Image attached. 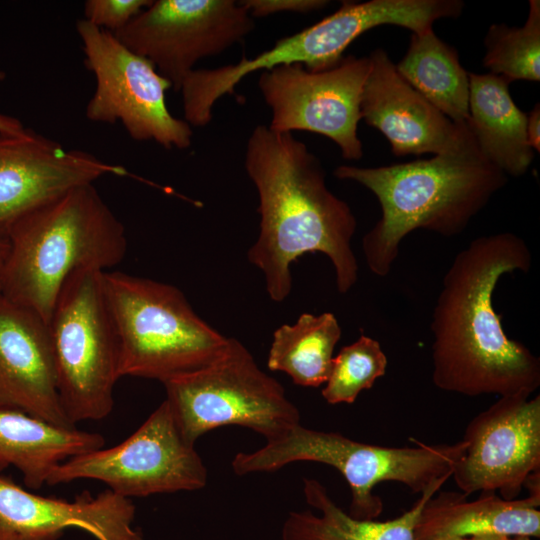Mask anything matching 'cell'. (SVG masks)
Returning <instances> with one entry per match:
<instances>
[{
	"mask_svg": "<svg viewBox=\"0 0 540 540\" xmlns=\"http://www.w3.org/2000/svg\"><path fill=\"white\" fill-rule=\"evenodd\" d=\"M0 406L75 427L61 406L48 324L0 294Z\"/></svg>",
	"mask_w": 540,
	"mask_h": 540,
	"instance_id": "16",
	"label": "cell"
},
{
	"mask_svg": "<svg viewBox=\"0 0 540 540\" xmlns=\"http://www.w3.org/2000/svg\"><path fill=\"white\" fill-rule=\"evenodd\" d=\"M252 18L266 17L277 13L308 14L328 5L325 0H241Z\"/></svg>",
	"mask_w": 540,
	"mask_h": 540,
	"instance_id": "27",
	"label": "cell"
},
{
	"mask_svg": "<svg viewBox=\"0 0 540 540\" xmlns=\"http://www.w3.org/2000/svg\"><path fill=\"white\" fill-rule=\"evenodd\" d=\"M76 30L84 63L96 82L86 117L108 124L120 121L136 141H154L165 149L190 147L192 127L170 113L166 92L172 87L154 65L85 19L77 22Z\"/></svg>",
	"mask_w": 540,
	"mask_h": 540,
	"instance_id": "9",
	"label": "cell"
},
{
	"mask_svg": "<svg viewBox=\"0 0 540 540\" xmlns=\"http://www.w3.org/2000/svg\"><path fill=\"white\" fill-rule=\"evenodd\" d=\"M0 540H19V538L0 523Z\"/></svg>",
	"mask_w": 540,
	"mask_h": 540,
	"instance_id": "31",
	"label": "cell"
},
{
	"mask_svg": "<svg viewBox=\"0 0 540 540\" xmlns=\"http://www.w3.org/2000/svg\"><path fill=\"white\" fill-rule=\"evenodd\" d=\"M4 122L2 120H0V131H2L4 129Z\"/></svg>",
	"mask_w": 540,
	"mask_h": 540,
	"instance_id": "32",
	"label": "cell"
},
{
	"mask_svg": "<svg viewBox=\"0 0 540 540\" xmlns=\"http://www.w3.org/2000/svg\"><path fill=\"white\" fill-rule=\"evenodd\" d=\"M165 401L191 444L218 427L251 429L272 441L300 423L283 386L258 366L250 351L229 338L207 366L163 383Z\"/></svg>",
	"mask_w": 540,
	"mask_h": 540,
	"instance_id": "7",
	"label": "cell"
},
{
	"mask_svg": "<svg viewBox=\"0 0 540 540\" xmlns=\"http://www.w3.org/2000/svg\"><path fill=\"white\" fill-rule=\"evenodd\" d=\"M526 137L533 151H540V106L539 103L527 114Z\"/></svg>",
	"mask_w": 540,
	"mask_h": 540,
	"instance_id": "28",
	"label": "cell"
},
{
	"mask_svg": "<svg viewBox=\"0 0 540 540\" xmlns=\"http://www.w3.org/2000/svg\"><path fill=\"white\" fill-rule=\"evenodd\" d=\"M387 357L380 343L361 335L344 346L333 358L322 396L329 404L355 402L358 395L370 389L386 373Z\"/></svg>",
	"mask_w": 540,
	"mask_h": 540,
	"instance_id": "25",
	"label": "cell"
},
{
	"mask_svg": "<svg viewBox=\"0 0 540 540\" xmlns=\"http://www.w3.org/2000/svg\"><path fill=\"white\" fill-rule=\"evenodd\" d=\"M151 2V0H87L84 3V19L114 34L129 24Z\"/></svg>",
	"mask_w": 540,
	"mask_h": 540,
	"instance_id": "26",
	"label": "cell"
},
{
	"mask_svg": "<svg viewBox=\"0 0 540 540\" xmlns=\"http://www.w3.org/2000/svg\"><path fill=\"white\" fill-rule=\"evenodd\" d=\"M104 444L99 433L55 425L0 406V472L9 466L16 467L29 489H40L62 462Z\"/></svg>",
	"mask_w": 540,
	"mask_h": 540,
	"instance_id": "19",
	"label": "cell"
},
{
	"mask_svg": "<svg viewBox=\"0 0 540 540\" xmlns=\"http://www.w3.org/2000/svg\"><path fill=\"white\" fill-rule=\"evenodd\" d=\"M333 174L361 184L379 201L381 218L362 239L365 262L379 277L390 273L406 235L417 229L459 235L507 182L480 152L468 124L455 147L431 158L375 168L340 165Z\"/></svg>",
	"mask_w": 540,
	"mask_h": 540,
	"instance_id": "3",
	"label": "cell"
},
{
	"mask_svg": "<svg viewBox=\"0 0 540 540\" xmlns=\"http://www.w3.org/2000/svg\"><path fill=\"white\" fill-rule=\"evenodd\" d=\"M435 484L420 494L402 515L379 521L356 519L343 511L330 497L327 488L313 478L303 479L307 503L320 512L293 511L285 519L282 540H415V526L425 503L442 487Z\"/></svg>",
	"mask_w": 540,
	"mask_h": 540,
	"instance_id": "21",
	"label": "cell"
},
{
	"mask_svg": "<svg viewBox=\"0 0 540 540\" xmlns=\"http://www.w3.org/2000/svg\"><path fill=\"white\" fill-rule=\"evenodd\" d=\"M341 334L332 313H303L294 324H284L274 331L267 367L286 373L296 385L319 387L329 376Z\"/></svg>",
	"mask_w": 540,
	"mask_h": 540,
	"instance_id": "23",
	"label": "cell"
},
{
	"mask_svg": "<svg viewBox=\"0 0 540 540\" xmlns=\"http://www.w3.org/2000/svg\"><path fill=\"white\" fill-rule=\"evenodd\" d=\"M368 58L361 119L385 136L395 156L436 155L458 144L467 121L455 123L429 103L399 75L385 50Z\"/></svg>",
	"mask_w": 540,
	"mask_h": 540,
	"instance_id": "15",
	"label": "cell"
},
{
	"mask_svg": "<svg viewBox=\"0 0 540 540\" xmlns=\"http://www.w3.org/2000/svg\"><path fill=\"white\" fill-rule=\"evenodd\" d=\"M102 273L87 268L71 273L48 322L59 398L73 426L111 413L119 379L118 342Z\"/></svg>",
	"mask_w": 540,
	"mask_h": 540,
	"instance_id": "8",
	"label": "cell"
},
{
	"mask_svg": "<svg viewBox=\"0 0 540 540\" xmlns=\"http://www.w3.org/2000/svg\"><path fill=\"white\" fill-rule=\"evenodd\" d=\"M502 77L469 73L468 127L483 154L504 174L526 173L534 151L526 137V118Z\"/></svg>",
	"mask_w": 540,
	"mask_h": 540,
	"instance_id": "20",
	"label": "cell"
},
{
	"mask_svg": "<svg viewBox=\"0 0 540 540\" xmlns=\"http://www.w3.org/2000/svg\"><path fill=\"white\" fill-rule=\"evenodd\" d=\"M399 75L429 103L455 123L469 118V73L457 50L433 31L412 33Z\"/></svg>",
	"mask_w": 540,
	"mask_h": 540,
	"instance_id": "22",
	"label": "cell"
},
{
	"mask_svg": "<svg viewBox=\"0 0 540 540\" xmlns=\"http://www.w3.org/2000/svg\"><path fill=\"white\" fill-rule=\"evenodd\" d=\"M244 166L258 193L260 215L247 257L263 273L272 301L289 296L291 264L316 252L329 258L339 293H347L358 278L351 245L357 222L349 205L327 187L319 158L293 133L259 124L247 140Z\"/></svg>",
	"mask_w": 540,
	"mask_h": 540,
	"instance_id": "2",
	"label": "cell"
},
{
	"mask_svg": "<svg viewBox=\"0 0 540 540\" xmlns=\"http://www.w3.org/2000/svg\"><path fill=\"white\" fill-rule=\"evenodd\" d=\"M465 449L452 476L462 493H496L518 498L540 471V396L498 397L465 428Z\"/></svg>",
	"mask_w": 540,
	"mask_h": 540,
	"instance_id": "13",
	"label": "cell"
},
{
	"mask_svg": "<svg viewBox=\"0 0 540 540\" xmlns=\"http://www.w3.org/2000/svg\"><path fill=\"white\" fill-rule=\"evenodd\" d=\"M453 491H438L424 505L415 526V540H450L486 534L540 536V493L503 499L480 493L475 500Z\"/></svg>",
	"mask_w": 540,
	"mask_h": 540,
	"instance_id": "18",
	"label": "cell"
},
{
	"mask_svg": "<svg viewBox=\"0 0 540 540\" xmlns=\"http://www.w3.org/2000/svg\"><path fill=\"white\" fill-rule=\"evenodd\" d=\"M105 175L129 173L30 129L0 132V236L30 211Z\"/></svg>",
	"mask_w": 540,
	"mask_h": 540,
	"instance_id": "14",
	"label": "cell"
},
{
	"mask_svg": "<svg viewBox=\"0 0 540 540\" xmlns=\"http://www.w3.org/2000/svg\"><path fill=\"white\" fill-rule=\"evenodd\" d=\"M254 28L240 1L156 0L114 35L179 92L201 59L242 42Z\"/></svg>",
	"mask_w": 540,
	"mask_h": 540,
	"instance_id": "11",
	"label": "cell"
},
{
	"mask_svg": "<svg viewBox=\"0 0 540 540\" xmlns=\"http://www.w3.org/2000/svg\"><path fill=\"white\" fill-rule=\"evenodd\" d=\"M102 287L118 342V377L165 383L215 360L229 338L205 322L175 286L103 272Z\"/></svg>",
	"mask_w": 540,
	"mask_h": 540,
	"instance_id": "6",
	"label": "cell"
},
{
	"mask_svg": "<svg viewBox=\"0 0 540 540\" xmlns=\"http://www.w3.org/2000/svg\"><path fill=\"white\" fill-rule=\"evenodd\" d=\"M1 292L47 324L59 292L79 269L106 272L126 255L122 222L93 184L72 188L17 220L8 230Z\"/></svg>",
	"mask_w": 540,
	"mask_h": 540,
	"instance_id": "4",
	"label": "cell"
},
{
	"mask_svg": "<svg viewBox=\"0 0 540 540\" xmlns=\"http://www.w3.org/2000/svg\"><path fill=\"white\" fill-rule=\"evenodd\" d=\"M484 66L509 83L540 80V1L530 0L525 24H492L485 36Z\"/></svg>",
	"mask_w": 540,
	"mask_h": 540,
	"instance_id": "24",
	"label": "cell"
},
{
	"mask_svg": "<svg viewBox=\"0 0 540 540\" xmlns=\"http://www.w3.org/2000/svg\"><path fill=\"white\" fill-rule=\"evenodd\" d=\"M134 517L131 500L109 489L68 501L32 493L0 476V523L19 540H58L69 528L97 540H143L132 525Z\"/></svg>",
	"mask_w": 540,
	"mask_h": 540,
	"instance_id": "17",
	"label": "cell"
},
{
	"mask_svg": "<svg viewBox=\"0 0 540 540\" xmlns=\"http://www.w3.org/2000/svg\"><path fill=\"white\" fill-rule=\"evenodd\" d=\"M9 251V243L7 238L0 236V292L2 285V277L5 268L6 259Z\"/></svg>",
	"mask_w": 540,
	"mask_h": 540,
	"instance_id": "30",
	"label": "cell"
},
{
	"mask_svg": "<svg viewBox=\"0 0 540 540\" xmlns=\"http://www.w3.org/2000/svg\"><path fill=\"white\" fill-rule=\"evenodd\" d=\"M79 479L105 483L122 497L194 491L207 484V468L180 432L164 400L120 444L74 456L54 468L48 485Z\"/></svg>",
	"mask_w": 540,
	"mask_h": 540,
	"instance_id": "10",
	"label": "cell"
},
{
	"mask_svg": "<svg viewBox=\"0 0 540 540\" xmlns=\"http://www.w3.org/2000/svg\"><path fill=\"white\" fill-rule=\"evenodd\" d=\"M369 69L368 57L348 55L323 71H309L299 64L262 71L258 87L271 110L268 127L282 133L323 135L337 144L344 159L359 160L363 146L357 132Z\"/></svg>",
	"mask_w": 540,
	"mask_h": 540,
	"instance_id": "12",
	"label": "cell"
},
{
	"mask_svg": "<svg viewBox=\"0 0 540 540\" xmlns=\"http://www.w3.org/2000/svg\"><path fill=\"white\" fill-rule=\"evenodd\" d=\"M450 540H531V538L523 536H507L501 534H486L471 537L454 538Z\"/></svg>",
	"mask_w": 540,
	"mask_h": 540,
	"instance_id": "29",
	"label": "cell"
},
{
	"mask_svg": "<svg viewBox=\"0 0 540 540\" xmlns=\"http://www.w3.org/2000/svg\"><path fill=\"white\" fill-rule=\"evenodd\" d=\"M411 441L414 446L374 445L299 423L253 452H238L231 467L242 476L274 472L298 461L329 465L349 485L351 502L347 513L356 519H377L383 510L382 499L374 493L378 484L397 482L419 494L435 484H444L451 478L466 445L462 439L453 444L433 445Z\"/></svg>",
	"mask_w": 540,
	"mask_h": 540,
	"instance_id": "5",
	"label": "cell"
},
{
	"mask_svg": "<svg viewBox=\"0 0 540 540\" xmlns=\"http://www.w3.org/2000/svg\"><path fill=\"white\" fill-rule=\"evenodd\" d=\"M532 255L511 232L477 237L454 257L443 278L430 324L432 381L446 392L475 397L532 395L540 386V360L510 339L493 306L506 273H527Z\"/></svg>",
	"mask_w": 540,
	"mask_h": 540,
	"instance_id": "1",
	"label": "cell"
}]
</instances>
